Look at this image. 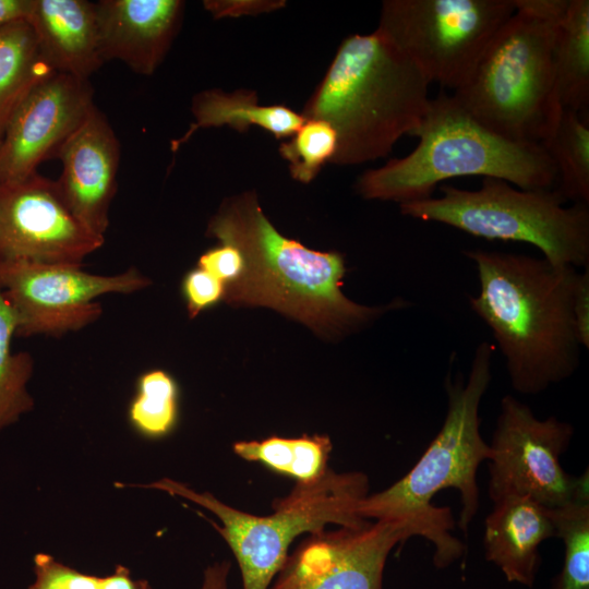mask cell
Segmentation results:
<instances>
[{
  "mask_svg": "<svg viewBox=\"0 0 589 589\" xmlns=\"http://www.w3.org/2000/svg\"><path fill=\"white\" fill-rule=\"evenodd\" d=\"M206 235L235 247L243 257L240 277L225 285L227 303L274 309L323 337H344L386 311L409 304L399 299L366 306L348 299L341 291L347 272L344 256L314 251L283 236L263 213L254 191L226 199Z\"/></svg>",
  "mask_w": 589,
  "mask_h": 589,
  "instance_id": "6da1fadb",
  "label": "cell"
},
{
  "mask_svg": "<svg viewBox=\"0 0 589 589\" xmlns=\"http://www.w3.org/2000/svg\"><path fill=\"white\" fill-rule=\"evenodd\" d=\"M479 291L472 311L491 329L513 389L537 395L578 369L573 300L577 268L542 257L469 249Z\"/></svg>",
  "mask_w": 589,
  "mask_h": 589,
  "instance_id": "7a4b0ae2",
  "label": "cell"
},
{
  "mask_svg": "<svg viewBox=\"0 0 589 589\" xmlns=\"http://www.w3.org/2000/svg\"><path fill=\"white\" fill-rule=\"evenodd\" d=\"M493 347L480 342L468 378L447 376V410L444 422L416 465L387 489L368 494L359 504L365 520H408L433 548V564L447 568L461 560L466 545L450 533L455 526L448 507L434 506L440 491L456 489L460 496L457 521L468 532L480 505L477 471L491 457L490 445L480 433L479 408L492 381Z\"/></svg>",
  "mask_w": 589,
  "mask_h": 589,
  "instance_id": "3957f363",
  "label": "cell"
},
{
  "mask_svg": "<svg viewBox=\"0 0 589 589\" xmlns=\"http://www.w3.org/2000/svg\"><path fill=\"white\" fill-rule=\"evenodd\" d=\"M430 84L376 28L340 43L301 115L324 120L336 131L332 164L360 165L387 156L420 123L431 99Z\"/></svg>",
  "mask_w": 589,
  "mask_h": 589,
  "instance_id": "277c9868",
  "label": "cell"
},
{
  "mask_svg": "<svg viewBox=\"0 0 589 589\" xmlns=\"http://www.w3.org/2000/svg\"><path fill=\"white\" fill-rule=\"evenodd\" d=\"M410 136L419 140L407 156L364 171L356 191L365 200L400 204L433 196L442 181L480 176L522 190L553 189L555 167L541 144L506 139L476 120L453 95L440 93Z\"/></svg>",
  "mask_w": 589,
  "mask_h": 589,
  "instance_id": "5b68a950",
  "label": "cell"
},
{
  "mask_svg": "<svg viewBox=\"0 0 589 589\" xmlns=\"http://www.w3.org/2000/svg\"><path fill=\"white\" fill-rule=\"evenodd\" d=\"M514 1L515 12L453 96L493 132L541 144L563 111L555 93L553 46L568 0Z\"/></svg>",
  "mask_w": 589,
  "mask_h": 589,
  "instance_id": "8992f818",
  "label": "cell"
},
{
  "mask_svg": "<svg viewBox=\"0 0 589 589\" xmlns=\"http://www.w3.org/2000/svg\"><path fill=\"white\" fill-rule=\"evenodd\" d=\"M146 488L187 498L218 517L221 526L213 525L238 561L243 589H268L299 534L322 531L328 524L356 528L370 521L358 513L369 494V479L360 471L328 468L317 480L297 482L288 495L273 502L274 512L266 516L230 507L209 492H196L168 478Z\"/></svg>",
  "mask_w": 589,
  "mask_h": 589,
  "instance_id": "52a82bcc",
  "label": "cell"
},
{
  "mask_svg": "<svg viewBox=\"0 0 589 589\" xmlns=\"http://www.w3.org/2000/svg\"><path fill=\"white\" fill-rule=\"evenodd\" d=\"M440 192L400 204V213L488 240L529 243L556 265L589 266L586 204L566 206L554 189L522 190L494 178H482L478 190L442 185Z\"/></svg>",
  "mask_w": 589,
  "mask_h": 589,
  "instance_id": "ba28073f",
  "label": "cell"
},
{
  "mask_svg": "<svg viewBox=\"0 0 589 589\" xmlns=\"http://www.w3.org/2000/svg\"><path fill=\"white\" fill-rule=\"evenodd\" d=\"M515 9L514 0H384L377 29L430 83L457 91Z\"/></svg>",
  "mask_w": 589,
  "mask_h": 589,
  "instance_id": "9c48e42d",
  "label": "cell"
},
{
  "mask_svg": "<svg viewBox=\"0 0 589 589\" xmlns=\"http://www.w3.org/2000/svg\"><path fill=\"white\" fill-rule=\"evenodd\" d=\"M574 426L551 416L536 417L531 408L506 395L501 400L488 460V493L492 502L525 496L546 508L560 507L577 493L586 470L573 477L561 465Z\"/></svg>",
  "mask_w": 589,
  "mask_h": 589,
  "instance_id": "30bf717a",
  "label": "cell"
},
{
  "mask_svg": "<svg viewBox=\"0 0 589 589\" xmlns=\"http://www.w3.org/2000/svg\"><path fill=\"white\" fill-rule=\"evenodd\" d=\"M151 285L136 268L97 275L82 265L0 261V291L16 316V337H60L82 329L103 314L96 298L132 293Z\"/></svg>",
  "mask_w": 589,
  "mask_h": 589,
  "instance_id": "8fae6325",
  "label": "cell"
},
{
  "mask_svg": "<svg viewBox=\"0 0 589 589\" xmlns=\"http://www.w3.org/2000/svg\"><path fill=\"white\" fill-rule=\"evenodd\" d=\"M420 536L408 520H374L310 533L287 555L268 589H383L390 551Z\"/></svg>",
  "mask_w": 589,
  "mask_h": 589,
  "instance_id": "7c38bea8",
  "label": "cell"
},
{
  "mask_svg": "<svg viewBox=\"0 0 589 589\" xmlns=\"http://www.w3.org/2000/svg\"><path fill=\"white\" fill-rule=\"evenodd\" d=\"M104 242L72 215L56 181L35 172L0 184V261L82 265Z\"/></svg>",
  "mask_w": 589,
  "mask_h": 589,
  "instance_id": "4fadbf2b",
  "label": "cell"
},
{
  "mask_svg": "<svg viewBox=\"0 0 589 589\" xmlns=\"http://www.w3.org/2000/svg\"><path fill=\"white\" fill-rule=\"evenodd\" d=\"M94 104L87 79L55 72L38 83L11 117L0 140V184L21 181L57 156Z\"/></svg>",
  "mask_w": 589,
  "mask_h": 589,
  "instance_id": "5bb4252c",
  "label": "cell"
},
{
  "mask_svg": "<svg viewBox=\"0 0 589 589\" xmlns=\"http://www.w3.org/2000/svg\"><path fill=\"white\" fill-rule=\"evenodd\" d=\"M62 170L56 181L72 215L105 238L117 192L120 144L106 116L94 106L60 147Z\"/></svg>",
  "mask_w": 589,
  "mask_h": 589,
  "instance_id": "9a60e30c",
  "label": "cell"
},
{
  "mask_svg": "<svg viewBox=\"0 0 589 589\" xmlns=\"http://www.w3.org/2000/svg\"><path fill=\"white\" fill-rule=\"evenodd\" d=\"M104 62L119 60L151 75L166 57L183 15L180 0H101L95 3Z\"/></svg>",
  "mask_w": 589,
  "mask_h": 589,
  "instance_id": "2e32d148",
  "label": "cell"
},
{
  "mask_svg": "<svg viewBox=\"0 0 589 589\" xmlns=\"http://www.w3.org/2000/svg\"><path fill=\"white\" fill-rule=\"evenodd\" d=\"M484 520V555L508 582L532 588L540 566L539 546L555 537L548 508L525 496L493 502Z\"/></svg>",
  "mask_w": 589,
  "mask_h": 589,
  "instance_id": "e0dca14e",
  "label": "cell"
},
{
  "mask_svg": "<svg viewBox=\"0 0 589 589\" xmlns=\"http://www.w3.org/2000/svg\"><path fill=\"white\" fill-rule=\"evenodd\" d=\"M27 22L44 59L55 72L88 80L105 63L99 51L95 3L35 0Z\"/></svg>",
  "mask_w": 589,
  "mask_h": 589,
  "instance_id": "ac0fdd59",
  "label": "cell"
},
{
  "mask_svg": "<svg viewBox=\"0 0 589 589\" xmlns=\"http://www.w3.org/2000/svg\"><path fill=\"white\" fill-rule=\"evenodd\" d=\"M191 111L194 122L181 139L172 143L173 149L200 129L229 127L242 133L257 127L276 139H284L290 137L305 120L287 106L259 104L256 92L250 89L199 92L192 98Z\"/></svg>",
  "mask_w": 589,
  "mask_h": 589,
  "instance_id": "d6986e66",
  "label": "cell"
},
{
  "mask_svg": "<svg viewBox=\"0 0 589 589\" xmlns=\"http://www.w3.org/2000/svg\"><path fill=\"white\" fill-rule=\"evenodd\" d=\"M553 72L562 109L581 117L589 105V1L568 0L556 26Z\"/></svg>",
  "mask_w": 589,
  "mask_h": 589,
  "instance_id": "ffe728a7",
  "label": "cell"
},
{
  "mask_svg": "<svg viewBox=\"0 0 589 589\" xmlns=\"http://www.w3.org/2000/svg\"><path fill=\"white\" fill-rule=\"evenodd\" d=\"M52 73L27 21L0 27V140L25 97Z\"/></svg>",
  "mask_w": 589,
  "mask_h": 589,
  "instance_id": "44dd1931",
  "label": "cell"
},
{
  "mask_svg": "<svg viewBox=\"0 0 589 589\" xmlns=\"http://www.w3.org/2000/svg\"><path fill=\"white\" fill-rule=\"evenodd\" d=\"M556 172L554 190L565 202L589 205V124L564 109L552 133L541 143Z\"/></svg>",
  "mask_w": 589,
  "mask_h": 589,
  "instance_id": "7402d4cb",
  "label": "cell"
},
{
  "mask_svg": "<svg viewBox=\"0 0 589 589\" xmlns=\"http://www.w3.org/2000/svg\"><path fill=\"white\" fill-rule=\"evenodd\" d=\"M327 435H302L287 438L271 436L263 441H240L232 445L236 455L248 461H257L269 469L297 479L312 482L328 470L332 452Z\"/></svg>",
  "mask_w": 589,
  "mask_h": 589,
  "instance_id": "603a6c76",
  "label": "cell"
},
{
  "mask_svg": "<svg viewBox=\"0 0 589 589\" xmlns=\"http://www.w3.org/2000/svg\"><path fill=\"white\" fill-rule=\"evenodd\" d=\"M589 477L566 504L548 508L555 537L564 544L561 572L550 589H589Z\"/></svg>",
  "mask_w": 589,
  "mask_h": 589,
  "instance_id": "cb8c5ba5",
  "label": "cell"
},
{
  "mask_svg": "<svg viewBox=\"0 0 589 589\" xmlns=\"http://www.w3.org/2000/svg\"><path fill=\"white\" fill-rule=\"evenodd\" d=\"M15 328V313L0 291V431L34 406L26 388L33 374L34 360L29 352H12Z\"/></svg>",
  "mask_w": 589,
  "mask_h": 589,
  "instance_id": "d4e9b609",
  "label": "cell"
},
{
  "mask_svg": "<svg viewBox=\"0 0 589 589\" xmlns=\"http://www.w3.org/2000/svg\"><path fill=\"white\" fill-rule=\"evenodd\" d=\"M129 419L146 437L158 438L172 431L178 420V386L169 373L152 370L141 375Z\"/></svg>",
  "mask_w": 589,
  "mask_h": 589,
  "instance_id": "484cf974",
  "label": "cell"
},
{
  "mask_svg": "<svg viewBox=\"0 0 589 589\" xmlns=\"http://www.w3.org/2000/svg\"><path fill=\"white\" fill-rule=\"evenodd\" d=\"M337 149V134L324 120L305 119L301 127L281 143L279 154L288 161L291 177L302 183L311 182Z\"/></svg>",
  "mask_w": 589,
  "mask_h": 589,
  "instance_id": "4316f807",
  "label": "cell"
},
{
  "mask_svg": "<svg viewBox=\"0 0 589 589\" xmlns=\"http://www.w3.org/2000/svg\"><path fill=\"white\" fill-rule=\"evenodd\" d=\"M35 581L28 589H99V577L81 573L45 553L34 557Z\"/></svg>",
  "mask_w": 589,
  "mask_h": 589,
  "instance_id": "83f0119b",
  "label": "cell"
},
{
  "mask_svg": "<svg viewBox=\"0 0 589 589\" xmlns=\"http://www.w3.org/2000/svg\"><path fill=\"white\" fill-rule=\"evenodd\" d=\"M182 293L191 318L225 298V284L201 267L190 271L182 281Z\"/></svg>",
  "mask_w": 589,
  "mask_h": 589,
  "instance_id": "f1b7e54d",
  "label": "cell"
},
{
  "mask_svg": "<svg viewBox=\"0 0 589 589\" xmlns=\"http://www.w3.org/2000/svg\"><path fill=\"white\" fill-rule=\"evenodd\" d=\"M243 257L232 245L221 244L203 253L197 262L201 267L225 285L235 281L243 272Z\"/></svg>",
  "mask_w": 589,
  "mask_h": 589,
  "instance_id": "f546056e",
  "label": "cell"
},
{
  "mask_svg": "<svg viewBox=\"0 0 589 589\" xmlns=\"http://www.w3.org/2000/svg\"><path fill=\"white\" fill-rule=\"evenodd\" d=\"M203 3L215 19L257 15L286 5L284 0H207Z\"/></svg>",
  "mask_w": 589,
  "mask_h": 589,
  "instance_id": "4dcf8cb0",
  "label": "cell"
},
{
  "mask_svg": "<svg viewBox=\"0 0 589 589\" xmlns=\"http://www.w3.org/2000/svg\"><path fill=\"white\" fill-rule=\"evenodd\" d=\"M573 318L580 347L589 348V267L579 273L574 300Z\"/></svg>",
  "mask_w": 589,
  "mask_h": 589,
  "instance_id": "1f68e13d",
  "label": "cell"
},
{
  "mask_svg": "<svg viewBox=\"0 0 589 589\" xmlns=\"http://www.w3.org/2000/svg\"><path fill=\"white\" fill-rule=\"evenodd\" d=\"M99 589H153L147 580L133 579L129 568L117 565L111 575L99 577Z\"/></svg>",
  "mask_w": 589,
  "mask_h": 589,
  "instance_id": "d6a6232c",
  "label": "cell"
},
{
  "mask_svg": "<svg viewBox=\"0 0 589 589\" xmlns=\"http://www.w3.org/2000/svg\"><path fill=\"white\" fill-rule=\"evenodd\" d=\"M35 0H0V27L27 21L32 14Z\"/></svg>",
  "mask_w": 589,
  "mask_h": 589,
  "instance_id": "836d02e7",
  "label": "cell"
},
{
  "mask_svg": "<svg viewBox=\"0 0 589 589\" xmlns=\"http://www.w3.org/2000/svg\"><path fill=\"white\" fill-rule=\"evenodd\" d=\"M230 562L223 561L206 567L201 589H227Z\"/></svg>",
  "mask_w": 589,
  "mask_h": 589,
  "instance_id": "e575fe53",
  "label": "cell"
}]
</instances>
